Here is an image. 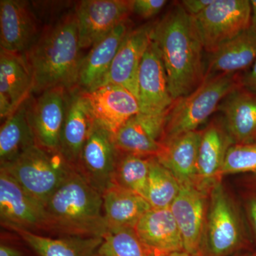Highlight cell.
Wrapping results in <instances>:
<instances>
[{
	"mask_svg": "<svg viewBox=\"0 0 256 256\" xmlns=\"http://www.w3.org/2000/svg\"><path fill=\"white\" fill-rule=\"evenodd\" d=\"M72 166L60 152L50 151L36 144L13 161L1 165V170L45 206Z\"/></svg>",
	"mask_w": 256,
	"mask_h": 256,
	"instance_id": "6",
	"label": "cell"
},
{
	"mask_svg": "<svg viewBox=\"0 0 256 256\" xmlns=\"http://www.w3.org/2000/svg\"><path fill=\"white\" fill-rule=\"evenodd\" d=\"M252 6V28L256 31V0L250 1Z\"/></svg>",
	"mask_w": 256,
	"mask_h": 256,
	"instance_id": "38",
	"label": "cell"
},
{
	"mask_svg": "<svg viewBox=\"0 0 256 256\" xmlns=\"http://www.w3.org/2000/svg\"><path fill=\"white\" fill-rule=\"evenodd\" d=\"M152 40L164 63L173 100L188 95L205 79L201 40L193 18L176 3L153 26Z\"/></svg>",
	"mask_w": 256,
	"mask_h": 256,
	"instance_id": "1",
	"label": "cell"
},
{
	"mask_svg": "<svg viewBox=\"0 0 256 256\" xmlns=\"http://www.w3.org/2000/svg\"><path fill=\"white\" fill-rule=\"evenodd\" d=\"M134 229L151 256L184 252L182 237L170 208H150Z\"/></svg>",
	"mask_w": 256,
	"mask_h": 256,
	"instance_id": "18",
	"label": "cell"
},
{
	"mask_svg": "<svg viewBox=\"0 0 256 256\" xmlns=\"http://www.w3.org/2000/svg\"><path fill=\"white\" fill-rule=\"evenodd\" d=\"M104 216L108 229L134 228L140 220L152 208L140 195L116 184L102 194Z\"/></svg>",
	"mask_w": 256,
	"mask_h": 256,
	"instance_id": "26",
	"label": "cell"
},
{
	"mask_svg": "<svg viewBox=\"0 0 256 256\" xmlns=\"http://www.w3.org/2000/svg\"><path fill=\"white\" fill-rule=\"evenodd\" d=\"M201 137L202 130H197L161 143L156 158L174 175L180 184H196Z\"/></svg>",
	"mask_w": 256,
	"mask_h": 256,
	"instance_id": "23",
	"label": "cell"
},
{
	"mask_svg": "<svg viewBox=\"0 0 256 256\" xmlns=\"http://www.w3.org/2000/svg\"><path fill=\"white\" fill-rule=\"evenodd\" d=\"M92 256H151L134 228L108 230L104 240Z\"/></svg>",
	"mask_w": 256,
	"mask_h": 256,
	"instance_id": "31",
	"label": "cell"
},
{
	"mask_svg": "<svg viewBox=\"0 0 256 256\" xmlns=\"http://www.w3.org/2000/svg\"><path fill=\"white\" fill-rule=\"evenodd\" d=\"M252 244L240 201L220 182L208 195L200 256H236Z\"/></svg>",
	"mask_w": 256,
	"mask_h": 256,
	"instance_id": "4",
	"label": "cell"
},
{
	"mask_svg": "<svg viewBox=\"0 0 256 256\" xmlns=\"http://www.w3.org/2000/svg\"><path fill=\"white\" fill-rule=\"evenodd\" d=\"M128 32L127 22L120 24L82 57L77 87L89 92L100 86Z\"/></svg>",
	"mask_w": 256,
	"mask_h": 256,
	"instance_id": "22",
	"label": "cell"
},
{
	"mask_svg": "<svg viewBox=\"0 0 256 256\" xmlns=\"http://www.w3.org/2000/svg\"><path fill=\"white\" fill-rule=\"evenodd\" d=\"M94 124V119L82 89L76 87L69 90L58 152L74 168L78 164L80 153Z\"/></svg>",
	"mask_w": 256,
	"mask_h": 256,
	"instance_id": "20",
	"label": "cell"
},
{
	"mask_svg": "<svg viewBox=\"0 0 256 256\" xmlns=\"http://www.w3.org/2000/svg\"><path fill=\"white\" fill-rule=\"evenodd\" d=\"M215 0H184L182 1L184 9L192 15L196 16L206 9Z\"/></svg>",
	"mask_w": 256,
	"mask_h": 256,
	"instance_id": "35",
	"label": "cell"
},
{
	"mask_svg": "<svg viewBox=\"0 0 256 256\" xmlns=\"http://www.w3.org/2000/svg\"><path fill=\"white\" fill-rule=\"evenodd\" d=\"M0 220L13 230H48L44 204L31 195L4 170H0Z\"/></svg>",
	"mask_w": 256,
	"mask_h": 256,
	"instance_id": "9",
	"label": "cell"
},
{
	"mask_svg": "<svg viewBox=\"0 0 256 256\" xmlns=\"http://www.w3.org/2000/svg\"><path fill=\"white\" fill-rule=\"evenodd\" d=\"M238 74H224L205 79L188 95L174 100L165 118L160 144L184 133L197 130L225 98L242 87Z\"/></svg>",
	"mask_w": 256,
	"mask_h": 256,
	"instance_id": "5",
	"label": "cell"
},
{
	"mask_svg": "<svg viewBox=\"0 0 256 256\" xmlns=\"http://www.w3.org/2000/svg\"><path fill=\"white\" fill-rule=\"evenodd\" d=\"M38 256H92L104 240V237L67 236L52 238L30 230H15Z\"/></svg>",
	"mask_w": 256,
	"mask_h": 256,
	"instance_id": "27",
	"label": "cell"
},
{
	"mask_svg": "<svg viewBox=\"0 0 256 256\" xmlns=\"http://www.w3.org/2000/svg\"><path fill=\"white\" fill-rule=\"evenodd\" d=\"M30 99V98H28ZM28 99L6 119L0 130V162L6 164L36 146L28 116Z\"/></svg>",
	"mask_w": 256,
	"mask_h": 256,
	"instance_id": "28",
	"label": "cell"
},
{
	"mask_svg": "<svg viewBox=\"0 0 256 256\" xmlns=\"http://www.w3.org/2000/svg\"><path fill=\"white\" fill-rule=\"evenodd\" d=\"M180 190V184L174 175L156 156H150L146 200L152 208H170Z\"/></svg>",
	"mask_w": 256,
	"mask_h": 256,
	"instance_id": "29",
	"label": "cell"
},
{
	"mask_svg": "<svg viewBox=\"0 0 256 256\" xmlns=\"http://www.w3.org/2000/svg\"><path fill=\"white\" fill-rule=\"evenodd\" d=\"M118 156L112 134L94 122L76 169L102 194L114 184Z\"/></svg>",
	"mask_w": 256,
	"mask_h": 256,
	"instance_id": "11",
	"label": "cell"
},
{
	"mask_svg": "<svg viewBox=\"0 0 256 256\" xmlns=\"http://www.w3.org/2000/svg\"><path fill=\"white\" fill-rule=\"evenodd\" d=\"M233 144L222 118L213 120L202 130L197 160L196 185L198 188L210 192L222 182V168L228 149Z\"/></svg>",
	"mask_w": 256,
	"mask_h": 256,
	"instance_id": "17",
	"label": "cell"
},
{
	"mask_svg": "<svg viewBox=\"0 0 256 256\" xmlns=\"http://www.w3.org/2000/svg\"><path fill=\"white\" fill-rule=\"evenodd\" d=\"M133 0H84L74 10L80 48H90L105 38L132 13Z\"/></svg>",
	"mask_w": 256,
	"mask_h": 256,
	"instance_id": "8",
	"label": "cell"
},
{
	"mask_svg": "<svg viewBox=\"0 0 256 256\" xmlns=\"http://www.w3.org/2000/svg\"><path fill=\"white\" fill-rule=\"evenodd\" d=\"M256 174V142L233 144L229 148L222 176L234 174Z\"/></svg>",
	"mask_w": 256,
	"mask_h": 256,
	"instance_id": "32",
	"label": "cell"
},
{
	"mask_svg": "<svg viewBox=\"0 0 256 256\" xmlns=\"http://www.w3.org/2000/svg\"><path fill=\"white\" fill-rule=\"evenodd\" d=\"M153 26L146 24L128 32L100 86H120L138 100V74L143 56L152 40Z\"/></svg>",
	"mask_w": 256,
	"mask_h": 256,
	"instance_id": "16",
	"label": "cell"
},
{
	"mask_svg": "<svg viewBox=\"0 0 256 256\" xmlns=\"http://www.w3.org/2000/svg\"><path fill=\"white\" fill-rule=\"evenodd\" d=\"M48 230L67 236H100L107 233L102 194L72 166L45 204Z\"/></svg>",
	"mask_w": 256,
	"mask_h": 256,
	"instance_id": "3",
	"label": "cell"
},
{
	"mask_svg": "<svg viewBox=\"0 0 256 256\" xmlns=\"http://www.w3.org/2000/svg\"><path fill=\"white\" fill-rule=\"evenodd\" d=\"M166 4V0H133L132 13L143 18H153Z\"/></svg>",
	"mask_w": 256,
	"mask_h": 256,
	"instance_id": "34",
	"label": "cell"
},
{
	"mask_svg": "<svg viewBox=\"0 0 256 256\" xmlns=\"http://www.w3.org/2000/svg\"><path fill=\"white\" fill-rule=\"evenodd\" d=\"M74 8L42 30L34 44L24 55L33 82L32 94L54 88L77 87L82 57Z\"/></svg>",
	"mask_w": 256,
	"mask_h": 256,
	"instance_id": "2",
	"label": "cell"
},
{
	"mask_svg": "<svg viewBox=\"0 0 256 256\" xmlns=\"http://www.w3.org/2000/svg\"><path fill=\"white\" fill-rule=\"evenodd\" d=\"M0 256H23L22 252L15 248L4 244L0 246Z\"/></svg>",
	"mask_w": 256,
	"mask_h": 256,
	"instance_id": "37",
	"label": "cell"
},
{
	"mask_svg": "<svg viewBox=\"0 0 256 256\" xmlns=\"http://www.w3.org/2000/svg\"><path fill=\"white\" fill-rule=\"evenodd\" d=\"M33 82L24 55L0 50V116L8 118L31 97Z\"/></svg>",
	"mask_w": 256,
	"mask_h": 256,
	"instance_id": "19",
	"label": "cell"
},
{
	"mask_svg": "<svg viewBox=\"0 0 256 256\" xmlns=\"http://www.w3.org/2000/svg\"><path fill=\"white\" fill-rule=\"evenodd\" d=\"M150 158V156L119 152L114 184L134 192L146 200Z\"/></svg>",
	"mask_w": 256,
	"mask_h": 256,
	"instance_id": "30",
	"label": "cell"
},
{
	"mask_svg": "<svg viewBox=\"0 0 256 256\" xmlns=\"http://www.w3.org/2000/svg\"><path fill=\"white\" fill-rule=\"evenodd\" d=\"M242 82L244 88L256 94V60L252 70L242 77Z\"/></svg>",
	"mask_w": 256,
	"mask_h": 256,
	"instance_id": "36",
	"label": "cell"
},
{
	"mask_svg": "<svg viewBox=\"0 0 256 256\" xmlns=\"http://www.w3.org/2000/svg\"><path fill=\"white\" fill-rule=\"evenodd\" d=\"M68 92L64 88H54L33 100L28 99V119L36 144L50 151L58 152Z\"/></svg>",
	"mask_w": 256,
	"mask_h": 256,
	"instance_id": "10",
	"label": "cell"
},
{
	"mask_svg": "<svg viewBox=\"0 0 256 256\" xmlns=\"http://www.w3.org/2000/svg\"><path fill=\"white\" fill-rule=\"evenodd\" d=\"M41 33L36 15L28 2L0 1L1 50L24 55Z\"/></svg>",
	"mask_w": 256,
	"mask_h": 256,
	"instance_id": "15",
	"label": "cell"
},
{
	"mask_svg": "<svg viewBox=\"0 0 256 256\" xmlns=\"http://www.w3.org/2000/svg\"><path fill=\"white\" fill-rule=\"evenodd\" d=\"M140 112L166 117L174 100L170 95L168 76L159 48L152 40L138 74Z\"/></svg>",
	"mask_w": 256,
	"mask_h": 256,
	"instance_id": "13",
	"label": "cell"
},
{
	"mask_svg": "<svg viewBox=\"0 0 256 256\" xmlns=\"http://www.w3.org/2000/svg\"><path fill=\"white\" fill-rule=\"evenodd\" d=\"M252 244L256 247V174L242 178L240 186V200Z\"/></svg>",
	"mask_w": 256,
	"mask_h": 256,
	"instance_id": "33",
	"label": "cell"
},
{
	"mask_svg": "<svg viewBox=\"0 0 256 256\" xmlns=\"http://www.w3.org/2000/svg\"><path fill=\"white\" fill-rule=\"evenodd\" d=\"M234 256H254V255H252V252H242V254H239L238 255Z\"/></svg>",
	"mask_w": 256,
	"mask_h": 256,
	"instance_id": "40",
	"label": "cell"
},
{
	"mask_svg": "<svg viewBox=\"0 0 256 256\" xmlns=\"http://www.w3.org/2000/svg\"><path fill=\"white\" fill-rule=\"evenodd\" d=\"M165 118L139 112L112 136L114 146L121 153L156 156L159 152Z\"/></svg>",
	"mask_w": 256,
	"mask_h": 256,
	"instance_id": "21",
	"label": "cell"
},
{
	"mask_svg": "<svg viewBox=\"0 0 256 256\" xmlns=\"http://www.w3.org/2000/svg\"><path fill=\"white\" fill-rule=\"evenodd\" d=\"M162 256H192L186 252H172V254H168V255Z\"/></svg>",
	"mask_w": 256,
	"mask_h": 256,
	"instance_id": "39",
	"label": "cell"
},
{
	"mask_svg": "<svg viewBox=\"0 0 256 256\" xmlns=\"http://www.w3.org/2000/svg\"><path fill=\"white\" fill-rule=\"evenodd\" d=\"M82 90L94 122L112 136L140 112L137 98L120 86L104 84L89 92Z\"/></svg>",
	"mask_w": 256,
	"mask_h": 256,
	"instance_id": "12",
	"label": "cell"
},
{
	"mask_svg": "<svg viewBox=\"0 0 256 256\" xmlns=\"http://www.w3.org/2000/svg\"><path fill=\"white\" fill-rule=\"evenodd\" d=\"M252 255H254V256H256V248L255 249V250L252 252Z\"/></svg>",
	"mask_w": 256,
	"mask_h": 256,
	"instance_id": "41",
	"label": "cell"
},
{
	"mask_svg": "<svg viewBox=\"0 0 256 256\" xmlns=\"http://www.w3.org/2000/svg\"><path fill=\"white\" fill-rule=\"evenodd\" d=\"M256 60V31L250 26L210 54L205 79L224 74H238L250 66Z\"/></svg>",
	"mask_w": 256,
	"mask_h": 256,
	"instance_id": "25",
	"label": "cell"
},
{
	"mask_svg": "<svg viewBox=\"0 0 256 256\" xmlns=\"http://www.w3.org/2000/svg\"><path fill=\"white\" fill-rule=\"evenodd\" d=\"M218 109L234 144L256 142V94L239 88L224 98Z\"/></svg>",
	"mask_w": 256,
	"mask_h": 256,
	"instance_id": "24",
	"label": "cell"
},
{
	"mask_svg": "<svg viewBox=\"0 0 256 256\" xmlns=\"http://www.w3.org/2000/svg\"><path fill=\"white\" fill-rule=\"evenodd\" d=\"M252 6L248 0H215L192 16L204 50L212 54L226 42L252 26Z\"/></svg>",
	"mask_w": 256,
	"mask_h": 256,
	"instance_id": "7",
	"label": "cell"
},
{
	"mask_svg": "<svg viewBox=\"0 0 256 256\" xmlns=\"http://www.w3.org/2000/svg\"><path fill=\"white\" fill-rule=\"evenodd\" d=\"M210 192L194 184H180L178 196L170 208L182 237L184 252L200 256Z\"/></svg>",
	"mask_w": 256,
	"mask_h": 256,
	"instance_id": "14",
	"label": "cell"
}]
</instances>
